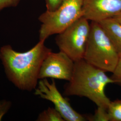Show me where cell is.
<instances>
[{"label":"cell","instance_id":"10","mask_svg":"<svg viewBox=\"0 0 121 121\" xmlns=\"http://www.w3.org/2000/svg\"><path fill=\"white\" fill-rule=\"evenodd\" d=\"M37 121H65L56 108L49 107L39 114Z\"/></svg>","mask_w":121,"mask_h":121},{"label":"cell","instance_id":"12","mask_svg":"<svg viewBox=\"0 0 121 121\" xmlns=\"http://www.w3.org/2000/svg\"><path fill=\"white\" fill-rule=\"evenodd\" d=\"M87 119L91 121H109L107 109L97 107L94 115L88 116Z\"/></svg>","mask_w":121,"mask_h":121},{"label":"cell","instance_id":"6","mask_svg":"<svg viewBox=\"0 0 121 121\" xmlns=\"http://www.w3.org/2000/svg\"><path fill=\"white\" fill-rule=\"evenodd\" d=\"M34 90L35 95L52 102L54 105V108L60 113L65 121L86 120L84 116L75 111L69 101L60 94L54 79L52 80L51 82L47 78L39 79Z\"/></svg>","mask_w":121,"mask_h":121},{"label":"cell","instance_id":"11","mask_svg":"<svg viewBox=\"0 0 121 121\" xmlns=\"http://www.w3.org/2000/svg\"><path fill=\"white\" fill-rule=\"evenodd\" d=\"M110 121H121V99L111 101L107 108Z\"/></svg>","mask_w":121,"mask_h":121},{"label":"cell","instance_id":"14","mask_svg":"<svg viewBox=\"0 0 121 121\" xmlns=\"http://www.w3.org/2000/svg\"><path fill=\"white\" fill-rule=\"evenodd\" d=\"M64 0H45L47 10L50 11L56 10L59 7Z\"/></svg>","mask_w":121,"mask_h":121},{"label":"cell","instance_id":"3","mask_svg":"<svg viewBox=\"0 0 121 121\" xmlns=\"http://www.w3.org/2000/svg\"><path fill=\"white\" fill-rule=\"evenodd\" d=\"M104 72L112 73L119 60L115 48L98 22L91 21L83 58Z\"/></svg>","mask_w":121,"mask_h":121},{"label":"cell","instance_id":"17","mask_svg":"<svg viewBox=\"0 0 121 121\" xmlns=\"http://www.w3.org/2000/svg\"><path fill=\"white\" fill-rule=\"evenodd\" d=\"M113 17H114L115 19H116L118 22H120L121 23V13H119L118 14H117Z\"/></svg>","mask_w":121,"mask_h":121},{"label":"cell","instance_id":"16","mask_svg":"<svg viewBox=\"0 0 121 121\" xmlns=\"http://www.w3.org/2000/svg\"><path fill=\"white\" fill-rule=\"evenodd\" d=\"M20 0H0V11L6 7H15Z\"/></svg>","mask_w":121,"mask_h":121},{"label":"cell","instance_id":"7","mask_svg":"<svg viewBox=\"0 0 121 121\" xmlns=\"http://www.w3.org/2000/svg\"><path fill=\"white\" fill-rule=\"evenodd\" d=\"M74 61L63 52L51 51L43 60L39 73V80L52 78L69 81L72 78Z\"/></svg>","mask_w":121,"mask_h":121},{"label":"cell","instance_id":"5","mask_svg":"<svg viewBox=\"0 0 121 121\" xmlns=\"http://www.w3.org/2000/svg\"><path fill=\"white\" fill-rule=\"evenodd\" d=\"M90 30L89 20L83 16L57 34L55 38L56 45L60 51L64 52L74 61L82 59Z\"/></svg>","mask_w":121,"mask_h":121},{"label":"cell","instance_id":"8","mask_svg":"<svg viewBox=\"0 0 121 121\" xmlns=\"http://www.w3.org/2000/svg\"><path fill=\"white\" fill-rule=\"evenodd\" d=\"M83 17L99 22L121 13V0H83Z\"/></svg>","mask_w":121,"mask_h":121},{"label":"cell","instance_id":"2","mask_svg":"<svg viewBox=\"0 0 121 121\" xmlns=\"http://www.w3.org/2000/svg\"><path fill=\"white\" fill-rule=\"evenodd\" d=\"M105 73L84 59L74 61L73 73L65 85L64 95L85 97L97 107L107 109L111 100L105 94V88L115 81Z\"/></svg>","mask_w":121,"mask_h":121},{"label":"cell","instance_id":"4","mask_svg":"<svg viewBox=\"0 0 121 121\" xmlns=\"http://www.w3.org/2000/svg\"><path fill=\"white\" fill-rule=\"evenodd\" d=\"M83 0H64L59 8L53 11L46 10L39 16L41 23L39 30V40L58 34L83 16Z\"/></svg>","mask_w":121,"mask_h":121},{"label":"cell","instance_id":"15","mask_svg":"<svg viewBox=\"0 0 121 121\" xmlns=\"http://www.w3.org/2000/svg\"><path fill=\"white\" fill-rule=\"evenodd\" d=\"M11 106V102L5 99L0 100V121L7 112Z\"/></svg>","mask_w":121,"mask_h":121},{"label":"cell","instance_id":"9","mask_svg":"<svg viewBox=\"0 0 121 121\" xmlns=\"http://www.w3.org/2000/svg\"><path fill=\"white\" fill-rule=\"evenodd\" d=\"M121 58V23L114 17L98 22Z\"/></svg>","mask_w":121,"mask_h":121},{"label":"cell","instance_id":"13","mask_svg":"<svg viewBox=\"0 0 121 121\" xmlns=\"http://www.w3.org/2000/svg\"><path fill=\"white\" fill-rule=\"evenodd\" d=\"M111 78L115 81V83L121 86V58L119 59L116 67L112 73Z\"/></svg>","mask_w":121,"mask_h":121},{"label":"cell","instance_id":"1","mask_svg":"<svg viewBox=\"0 0 121 121\" xmlns=\"http://www.w3.org/2000/svg\"><path fill=\"white\" fill-rule=\"evenodd\" d=\"M44 42L39 40L35 46L23 52L13 50L10 45L0 48V60L6 76L20 90L30 91L37 86L41 65L52 51Z\"/></svg>","mask_w":121,"mask_h":121}]
</instances>
